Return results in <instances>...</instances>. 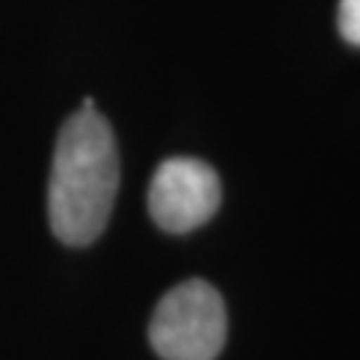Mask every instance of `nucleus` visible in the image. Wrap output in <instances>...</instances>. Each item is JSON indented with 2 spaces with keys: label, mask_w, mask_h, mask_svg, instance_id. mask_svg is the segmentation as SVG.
<instances>
[{
  "label": "nucleus",
  "mask_w": 360,
  "mask_h": 360,
  "mask_svg": "<svg viewBox=\"0 0 360 360\" xmlns=\"http://www.w3.org/2000/svg\"><path fill=\"white\" fill-rule=\"evenodd\" d=\"M120 181L112 129L91 99L67 120L53 153L49 181V219L67 245H89L102 235Z\"/></svg>",
  "instance_id": "nucleus-1"
},
{
  "label": "nucleus",
  "mask_w": 360,
  "mask_h": 360,
  "mask_svg": "<svg viewBox=\"0 0 360 360\" xmlns=\"http://www.w3.org/2000/svg\"><path fill=\"white\" fill-rule=\"evenodd\" d=\"M224 302L206 281L171 288L150 323V342L163 360H214L224 347Z\"/></svg>",
  "instance_id": "nucleus-2"
},
{
  "label": "nucleus",
  "mask_w": 360,
  "mask_h": 360,
  "mask_svg": "<svg viewBox=\"0 0 360 360\" xmlns=\"http://www.w3.org/2000/svg\"><path fill=\"white\" fill-rule=\"evenodd\" d=\"M221 200L219 176L195 158H171L150 181V214L166 232H190L217 214Z\"/></svg>",
  "instance_id": "nucleus-3"
},
{
  "label": "nucleus",
  "mask_w": 360,
  "mask_h": 360,
  "mask_svg": "<svg viewBox=\"0 0 360 360\" xmlns=\"http://www.w3.org/2000/svg\"><path fill=\"white\" fill-rule=\"evenodd\" d=\"M339 30L342 38L352 46H360V0H342L339 3Z\"/></svg>",
  "instance_id": "nucleus-4"
}]
</instances>
